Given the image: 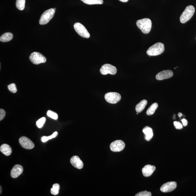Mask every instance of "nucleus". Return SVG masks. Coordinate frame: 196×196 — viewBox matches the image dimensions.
Instances as JSON below:
<instances>
[{
	"label": "nucleus",
	"mask_w": 196,
	"mask_h": 196,
	"mask_svg": "<svg viewBox=\"0 0 196 196\" xmlns=\"http://www.w3.org/2000/svg\"><path fill=\"white\" fill-rule=\"evenodd\" d=\"M136 25L143 34H147L151 31L152 22L148 18H144L138 20L136 22Z\"/></svg>",
	"instance_id": "obj_1"
},
{
	"label": "nucleus",
	"mask_w": 196,
	"mask_h": 196,
	"mask_svg": "<svg viewBox=\"0 0 196 196\" xmlns=\"http://www.w3.org/2000/svg\"><path fill=\"white\" fill-rule=\"evenodd\" d=\"M164 44L161 43H157L150 46L147 51V54L149 56H155L159 55L164 52Z\"/></svg>",
	"instance_id": "obj_2"
},
{
	"label": "nucleus",
	"mask_w": 196,
	"mask_h": 196,
	"mask_svg": "<svg viewBox=\"0 0 196 196\" xmlns=\"http://www.w3.org/2000/svg\"><path fill=\"white\" fill-rule=\"evenodd\" d=\"M195 12L194 7L192 5L188 6L182 13L180 21L181 23H185L191 19L192 17Z\"/></svg>",
	"instance_id": "obj_3"
},
{
	"label": "nucleus",
	"mask_w": 196,
	"mask_h": 196,
	"mask_svg": "<svg viewBox=\"0 0 196 196\" xmlns=\"http://www.w3.org/2000/svg\"><path fill=\"white\" fill-rule=\"evenodd\" d=\"M55 11L54 9L47 10L42 14L40 17L39 24L40 25H45L48 23L54 17Z\"/></svg>",
	"instance_id": "obj_4"
},
{
	"label": "nucleus",
	"mask_w": 196,
	"mask_h": 196,
	"mask_svg": "<svg viewBox=\"0 0 196 196\" xmlns=\"http://www.w3.org/2000/svg\"><path fill=\"white\" fill-rule=\"evenodd\" d=\"M30 59L32 63L36 65L44 63L46 62L45 56L38 52L32 53L30 56Z\"/></svg>",
	"instance_id": "obj_5"
},
{
	"label": "nucleus",
	"mask_w": 196,
	"mask_h": 196,
	"mask_svg": "<svg viewBox=\"0 0 196 196\" xmlns=\"http://www.w3.org/2000/svg\"><path fill=\"white\" fill-rule=\"evenodd\" d=\"M105 100L110 104H115L120 101L121 97L120 94L117 92H109L105 95Z\"/></svg>",
	"instance_id": "obj_6"
},
{
	"label": "nucleus",
	"mask_w": 196,
	"mask_h": 196,
	"mask_svg": "<svg viewBox=\"0 0 196 196\" xmlns=\"http://www.w3.org/2000/svg\"><path fill=\"white\" fill-rule=\"evenodd\" d=\"M74 28L76 31L79 35L84 38H89L90 35L85 27L79 23H76L74 24Z\"/></svg>",
	"instance_id": "obj_7"
},
{
	"label": "nucleus",
	"mask_w": 196,
	"mask_h": 196,
	"mask_svg": "<svg viewBox=\"0 0 196 196\" xmlns=\"http://www.w3.org/2000/svg\"><path fill=\"white\" fill-rule=\"evenodd\" d=\"M100 72L103 75H106L108 74L114 75L117 73V70L115 66L112 65L105 64L100 68Z\"/></svg>",
	"instance_id": "obj_8"
},
{
	"label": "nucleus",
	"mask_w": 196,
	"mask_h": 196,
	"mask_svg": "<svg viewBox=\"0 0 196 196\" xmlns=\"http://www.w3.org/2000/svg\"><path fill=\"white\" fill-rule=\"evenodd\" d=\"M125 146V143L122 140H118L114 141L110 145V149L114 152H120L122 151Z\"/></svg>",
	"instance_id": "obj_9"
},
{
	"label": "nucleus",
	"mask_w": 196,
	"mask_h": 196,
	"mask_svg": "<svg viewBox=\"0 0 196 196\" xmlns=\"http://www.w3.org/2000/svg\"><path fill=\"white\" fill-rule=\"evenodd\" d=\"M19 142L21 146L26 149H32L35 146L34 143L30 139L26 137H22L19 139Z\"/></svg>",
	"instance_id": "obj_10"
},
{
	"label": "nucleus",
	"mask_w": 196,
	"mask_h": 196,
	"mask_svg": "<svg viewBox=\"0 0 196 196\" xmlns=\"http://www.w3.org/2000/svg\"><path fill=\"white\" fill-rule=\"evenodd\" d=\"M177 186L175 182H170L164 184L161 186V191L163 193H168L174 190Z\"/></svg>",
	"instance_id": "obj_11"
},
{
	"label": "nucleus",
	"mask_w": 196,
	"mask_h": 196,
	"mask_svg": "<svg viewBox=\"0 0 196 196\" xmlns=\"http://www.w3.org/2000/svg\"><path fill=\"white\" fill-rule=\"evenodd\" d=\"M173 75V73L171 70H164L159 72L156 76L157 80H161L171 78Z\"/></svg>",
	"instance_id": "obj_12"
},
{
	"label": "nucleus",
	"mask_w": 196,
	"mask_h": 196,
	"mask_svg": "<svg viewBox=\"0 0 196 196\" xmlns=\"http://www.w3.org/2000/svg\"><path fill=\"white\" fill-rule=\"evenodd\" d=\"M23 171V167L22 166L19 165H15L11 170V177L13 178H17L22 174Z\"/></svg>",
	"instance_id": "obj_13"
},
{
	"label": "nucleus",
	"mask_w": 196,
	"mask_h": 196,
	"mask_svg": "<svg viewBox=\"0 0 196 196\" xmlns=\"http://www.w3.org/2000/svg\"><path fill=\"white\" fill-rule=\"evenodd\" d=\"M70 162L73 166L76 168L81 169L84 166L83 162L78 156H74L70 159Z\"/></svg>",
	"instance_id": "obj_14"
},
{
	"label": "nucleus",
	"mask_w": 196,
	"mask_h": 196,
	"mask_svg": "<svg viewBox=\"0 0 196 196\" xmlns=\"http://www.w3.org/2000/svg\"><path fill=\"white\" fill-rule=\"evenodd\" d=\"M156 167L154 166L150 165L145 166L142 169V173L143 176L145 177H149L154 172L155 170Z\"/></svg>",
	"instance_id": "obj_15"
},
{
	"label": "nucleus",
	"mask_w": 196,
	"mask_h": 196,
	"mask_svg": "<svg viewBox=\"0 0 196 196\" xmlns=\"http://www.w3.org/2000/svg\"><path fill=\"white\" fill-rule=\"evenodd\" d=\"M142 132L145 135V140L147 141H150L153 136L152 129L148 126H145L143 129Z\"/></svg>",
	"instance_id": "obj_16"
},
{
	"label": "nucleus",
	"mask_w": 196,
	"mask_h": 196,
	"mask_svg": "<svg viewBox=\"0 0 196 196\" xmlns=\"http://www.w3.org/2000/svg\"><path fill=\"white\" fill-rule=\"evenodd\" d=\"M1 152L6 156H9L12 153V149L10 146L6 144L2 145L0 147Z\"/></svg>",
	"instance_id": "obj_17"
},
{
	"label": "nucleus",
	"mask_w": 196,
	"mask_h": 196,
	"mask_svg": "<svg viewBox=\"0 0 196 196\" xmlns=\"http://www.w3.org/2000/svg\"><path fill=\"white\" fill-rule=\"evenodd\" d=\"M147 103V101L143 100L141 101L136 106V110L137 113H140L144 110Z\"/></svg>",
	"instance_id": "obj_18"
},
{
	"label": "nucleus",
	"mask_w": 196,
	"mask_h": 196,
	"mask_svg": "<svg viewBox=\"0 0 196 196\" xmlns=\"http://www.w3.org/2000/svg\"><path fill=\"white\" fill-rule=\"evenodd\" d=\"M13 34L10 32H7L3 34L0 38V41L1 42H6L10 41L13 39Z\"/></svg>",
	"instance_id": "obj_19"
},
{
	"label": "nucleus",
	"mask_w": 196,
	"mask_h": 196,
	"mask_svg": "<svg viewBox=\"0 0 196 196\" xmlns=\"http://www.w3.org/2000/svg\"><path fill=\"white\" fill-rule=\"evenodd\" d=\"M158 107V104L157 103L153 104L146 111V114L148 116H150L154 114L155 110Z\"/></svg>",
	"instance_id": "obj_20"
},
{
	"label": "nucleus",
	"mask_w": 196,
	"mask_h": 196,
	"mask_svg": "<svg viewBox=\"0 0 196 196\" xmlns=\"http://www.w3.org/2000/svg\"><path fill=\"white\" fill-rule=\"evenodd\" d=\"M82 2L87 5H102L104 3L103 0H82Z\"/></svg>",
	"instance_id": "obj_21"
},
{
	"label": "nucleus",
	"mask_w": 196,
	"mask_h": 196,
	"mask_svg": "<svg viewBox=\"0 0 196 196\" xmlns=\"http://www.w3.org/2000/svg\"><path fill=\"white\" fill-rule=\"evenodd\" d=\"M26 0H17L16 7L20 10H23L25 6Z\"/></svg>",
	"instance_id": "obj_22"
},
{
	"label": "nucleus",
	"mask_w": 196,
	"mask_h": 196,
	"mask_svg": "<svg viewBox=\"0 0 196 196\" xmlns=\"http://www.w3.org/2000/svg\"><path fill=\"white\" fill-rule=\"evenodd\" d=\"M60 185L58 183L53 185L52 188L50 189V193L52 195H56L59 193L60 189Z\"/></svg>",
	"instance_id": "obj_23"
},
{
	"label": "nucleus",
	"mask_w": 196,
	"mask_h": 196,
	"mask_svg": "<svg viewBox=\"0 0 196 196\" xmlns=\"http://www.w3.org/2000/svg\"><path fill=\"white\" fill-rule=\"evenodd\" d=\"M58 132H54L53 134L51 136H50L48 137L43 136L42 137V141L43 142H45L48 141L52 139L55 138L58 136Z\"/></svg>",
	"instance_id": "obj_24"
},
{
	"label": "nucleus",
	"mask_w": 196,
	"mask_h": 196,
	"mask_svg": "<svg viewBox=\"0 0 196 196\" xmlns=\"http://www.w3.org/2000/svg\"><path fill=\"white\" fill-rule=\"evenodd\" d=\"M46 121V118L44 117L36 121V125L38 128H40L43 126Z\"/></svg>",
	"instance_id": "obj_25"
},
{
	"label": "nucleus",
	"mask_w": 196,
	"mask_h": 196,
	"mask_svg": "<svg viewBox=\"0 0 196 196\" xmlns=\"http://www.w3.org/2000/svg\"><path fill=\"white\" fill-rule=\"evenodd\" d=\"M47 115L48 117L54 120H57L58 118V115L55 112L51 110H48L47 113Z\"/></svg>",
	"instance_id": "obj_26"
},
{
	"label": "nucleus",
	"mask_w": 196,
	"mask_h": 196,
	"mask_svg": "<svg viewBox=\"0 0 196 196\" xmlns=\"http://www.w3.org/2000/svg\"><path fill=\"white\" fill-rule=\"evenodd\" d=\"M8 89L12 93H15L17 92V87L15 84L12 83L8 86Z\"/></svg>",
	"instance_id": "obj_27"
},
{
	"label": "nucleus",
	"mask_w": 196,
	"mask_h": 196,
	"mask_svg": "<svg viewBox=\"0 0 196 196\" xmlns=\"http://www.w3.org/2000/svg\"><path fill=\"white\" fill-rule=\"evenodd\" d=\"M136 196H151V193L150 192H148L146 191L140 192L136 194Z\"/></svg>",
	"instance_id": "obj_28"
},
{
	"label": "nucleus",
	"mask_w": 196,
	"mask_h": 196,
	"mask_svg": "<svg viewBox=\"0 0 196 196\" xmlns=\"http://www.w3.org/2000/svg\"><path fill=\"white\" fill-rule=\"evenodd\" d=\"M174 125L175 128L177 129H181L183 128V125L180 122L178 121H174Z\"/></svg>",
	"instance_id": "obj_29"
},
{
	"label": "nucleus",
	"mask_w": 196,
	"mask_h": 196,
	"mask_svg": "<svg viewBox=\"0 0 196 196\" xmlns=\"http://www.w3.org/2000/svg\"><path fill=\"white\" fill-rule=\"evenodd\" d=\"M6 112L3 109H0V121H2L5 118Z\"/></svg>",
	"instance_id": "obj_30"
},
{
	"label": "nucleus",
	"mask_w": 196,
	"mask_h": 196,
	"mask_svg": "<svg viewBox=\"0 0 196 196\" xmlns=\"http://www.w3.org/2000/svg\"><path fill=\"white\" fill-rule=\"evenodd\" d=\"M181 121L182 123L183 126H187L188 124V122L186 120V119L183 118L181 120Z\"/></svg>",
	"instance_id": "obj_31"
},
{
	"label": "nucleus",
	"mask_w": 196,
	"mask_h": 196,
	"mask_svg": "<svg viewBox=\"0 0 196 196\" xmlns=\"http://www.w3.org/2000/svg\"><path fill=\"white\" fill-rule=\"evenodd\" d=\"M119 1L122 2H127L129 0H119Z\"/></svg>",
	"instance_id": "obj_32"
},
{
	"label": "nucleus",
	"mask_w": 196,
	"mask_h": 196,
	"mask_svg": "<svg viewBox=\"0 0 196 196\" xmlns=\"http://www.w3.org/2000/svg\"><path fill=\"white\" fill-rule=\"evenodd\" d=\"M182 114H181V113H179L178 114V116L179 118H181V116H182Z\"/></svg>",
	"instance_id": "obj_33"
},
{
	"label": "nucleus",
	"mask_w": 196,
	"mask_h": 196,
	"mask_svg": "<svg viewBox=\"0 0 196 196\" xmlns=\"http://www.w3.org/2000/svg\"><path fill=\"white\" fill-rule=\"evenodd\" d=\"M0 188H1V191H0V193H1V192H2V187L1 186V187H0Z\"/></svg>",
	"instance_id": "obj_34"
},
{
	"label": "nucleus",
	"mask_w": 196,
	"mask_h": 196,
	"mask_svg": "<svg viewBox=\"0 0 196 196\" xmlns=\"http://www.w3.org/2000/svg\"><path fill=\"white\" fill-rule=\"evenodd\" d=\"M175 115H174V117H173V119H175Z\"/></svg>",
	"instance_id": "obj_35"
},
{
	"label": "nucleus",
	"mask_w": 196,
	"mask_h": 196,
	"mask_svg": "<svg viewBox=\"0 0 196 196\" xmlns=\"http://www.w3.org/2000/svg\"><path fill=\"white\" fill-rule=\"evenodd\" d=\"M54 10L55 11L56 10V9H55V8H54Z\"/></svg>",
	"instance_id": "obj_36"
},
{
	"label": "nucleus",
	"mask_w": 196,
	"mask_h": 196,
	"mask_svg": "<svg viewBox=\"0 0 196 196\" xmlns=\"http://www.w3.org/2000/svg\"><path fill=\"white\" fill-rule=\"evenodd\" d=\"M138 114V113H137V114Z\"/></svg>",
	"instance_id": "obj_37"
},
{
	"label": "nucleus",
	"mask_w": 196,
	"mask_h": 196,
	"mask_svg": "<svg viewBox=\"0 0 196 196\" xmlns=\"http://www.w3.org/2000/svg\"><path fill=\"white\" fill-rule=\"evenodd\" d=\"M81 1H82V0H81Z\"/></svg>",
	"instance_id": "obj_38"
},
{
	"label": "nucleus",
	"mask_w": 196,
	"mask_h": 196,
	"mask_svg": "<svg viewBox=\"0 0 196 196\" xmlns=\"http://www.w3.org/2000/svg\"></svg>",
	"instance_id": "obj_39"
}]
</instances>
